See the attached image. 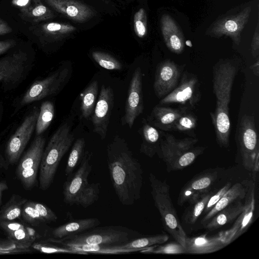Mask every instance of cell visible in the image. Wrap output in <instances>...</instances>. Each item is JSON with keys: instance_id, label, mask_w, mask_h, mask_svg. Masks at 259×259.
Returning <instances> with one entry per match:
<instances>
[{"instance_id": "obj_17", "label": "cell", "mask_w": 259, "mask_h": 259, "mask_svg": "<svg viewBox=\"0 0 259 259\" xmlns=\"http://www.w3.org/2000/svg\"><path fill=\"white\" fill-rule=\"evenodd\" d=\"M200 96L198 81L194 75L184 73L180 84L172 91L163 97L160 104H189L193 106Z\"/></svg>"}, {"instance_id": "obj_52", "label": "cell", "mask_w": 259, "mask_h": 259, "mask_svg": "<svg viewBox=\"0 0 259 259\" xmlns=\"http://www.w3.org/2000/svg\"><path fill=\"white\" fill-rule=\"evenodd\" d=\"M31 0H12V3L13 5L20 8L23 9L28 6Z\"/></svg>"}, {"instance_id": "obj_25", "label": "cell", "mask_w": 259, "mask_h": 259, "mask_svg": "<svg viewBox=\"0 0 259 259\" xmlns=\"http://www.w3.org/2000/svg\"><path fill=\"white\" fill-rule=\"evenodd\" d=\"M186 111V108L157 106L152 110L148 120L153 126L163 131H171L177 119Z\"/></svg>"}, {"instance_id": "obj_8", "label": "cell", "mask_w": 259, "mask_h": 259, "mask_svg": "<svg viewBox=\"0 0 259 259\" xmlns=\"http://www.w3.org/2000/svg\"><path fill=\"white\" fill-rule=\"evenodd\" d=\"M69 75L68 68H61L44 79L35 81L22 96L20 104L26 105L57 94L66 83Z\"/></svg>"}, {"instance_id": "obj_36", "label": "cell", "mask_w": 259, "mask_h": 259, "mask_svg": "<svg viewBox=\"0 0 259 259\" xmlns=\"http://www.w3.org/2000/svg\"><path fill=\"white\" fill-rule=\"evenodd\" d=\"M85 140L81 138L73 144L65 168V174L70 176L76 166L80 163L84 154Z\"/></svg>"}, {"instance_id": "obj_38", "label": "cell", "mask_w": 259, "mask_h": 259, "mask_svg": "<svg viewBox=\"0 0 259 259\" xmlns=\"http://www.w3.org/2000/svg\"><path fill=\"white\" fill-rule=\"evenodd\" d=\"M32 246L34 249L43 253H66L78 254H89L88 253L73 249L67 246L61 245V246L56 245L54 244V243L46 240L35 243Z\"/></svg>"}, {"instance_id": "obj_26", "label": "cell", "mask_w": 259, "mask_h": 259, "mask_svg": "<svg viewBox=\"0 0 259 259\" xmlns=\"http://www.w3.org/2000/svg\"><path fill=\"white\" fill-rule=\"evenodd\" d=\"M101 222L97 218L77 219L59 226L51 231V238L61 239L98 226Z\"/></svg>"}, {"instance_id": "obj_15", "label": "cell", "mask_w": 259, "mask_h": 259, "mask_svg": "<svg viewBox=\"0 0 259 259\" xmlns=\"http://www.w3.org/2000/svg\"><path fill=\"white\" fill-rule=\"evenodd\" d=\"M92 154L84 152L79 168L72 177L66 181L63 185L64 202L69 205L74 204L75 201L83 188L88 184V177L92 171L90 161Z\"/></svg>"}, {"instance_id": "obj_46", "label": "cell", "mask_w": 259, "mask_h": 259, "mask_svg": "<svg viewBox=\"0 0 259 259\" xmlns=\"http://www.w3.org/2000/svg\"><path fill=\"white\" fill-rule=\"evenodd\" d=\"M29 246L16 243L9 239L0 240V254H15L28 251Z\"/></svg>"}, {"instance_id": "obj_14", "label": "cell", "mask_w": 259, "mask_h": 259, "mask_svg": "<svg viewBox=\"0 0 259 259\" xmlns=\"http://www.w3.org/2000/svg\"><path fill=\"white\" fill-rule=\"evenodd\" d=\"M142 75L141 68H137L133 74L128 91L122 123L128 124L130 128L144 109Z\"/></svg>"}, {"instance_id": "obj_35", "label": "cell", "mask_w": 259, "mask_h": 259, "mask_svg": "<svg viewBox=\"0 0 259 259\" xmlns=\"http://www.w3.org/2000/svg\"><path fill=\"white\" fill-rule=\"evenodd\" d=\"M55 115V108L52 102H44L40 106L35 126L36 136L41 135L50 126Z\"/></svg>"}, {"instance_id": "obj_55", "label": "cell", "mask_w": 259, "mask_h": 259, "mask_svg": "<svg viewBox=\"0 0 259 259\" xmlns=\"http://www.w3.org/2000/svg\"><path fill=\"white\" fill-rule=\"evenodd\" d=\"M100 1H101L103 3H105L106 4L108 3L110 1H111V0H100Z\"/></svg>"}, {"instance_id": "obj_4", "label": "cell", "mask_w": 259, "mask_h": 259, "mask_svg": "<svg viewBox=\"0 0 259 259\" xmlns=\"http://www.w3.org/2000/svg\"><path fill=\"white\" fill-rule=\"evenodd\" d=\"M143 236L137 231L122 226L96 227L61 239L51 238L45 240L65 246L77 245H120Z\"/></svg>"}, {"instance_id": "obj_2", "label": "cell", "mask_w": 259, "mask_h": 259, "mask_svg": "<svg viewBox=\"0 0 259 259\" xmlns=\"http://www.w3.org/2000/svg\"><path fill=\"white\" fill-rule=\"evenodd\" d=\"M237 72V67L229 61H223L213 67V91L216 98V106L211 117L217 143L225 148L229 145L231 122L229 105Z\"/></svg>"}, {"instance_id": "obj_21", "label": "cell", "mask_w": 259, "mask_h": 259, "mask_svg": "<svg viewBox=\"0 0 259 259\" xmlns=\"http://www.w3.org/2000/svg\"><path fill=\"white\" fill-rule=\"evenodd\" d=\"M246 183L247 180H244L242 183L238 182L232 185L214 207L201 218L198 227L203 228L216 213L233 202L237 200L244 199L246 192Z\"/></svg>"}, {"instance_id": "obj_34", "label": "cell", "mask_w": 259, "mask_h": 259, "mask_svg": "<svg viewBox=\"0 0 259 259\" xmlns=\"http://www.w3.org/2000/svg\"><path fill=\"white\" fill-rule=\"evenodd\" d=\"M168 239V236L165 233L143 236L119 246L126 248L140 249L142 251L153 245L164 243Z\"/></svg>"}, {"instance_id": "obj_6", "label": "cell", "mask_w": 259, "mask_h": 259, "mask_svg": "<svg viewBox=\"0 0 259 259\" xmlns=\"http://www.w3.org/2000/svg\"><path fill=\"white\" fill-rule=\"evenodd\" d=\"M149 179L151 195L164 228L176 241L185 247L187 235L172 204L169 185L165 180H160L152 172Z\"/></svg>"}, {"instance_id": "obj_16", "label": "cell", "mask_w": 259, "mask_h": 259, "mask_svg": "<svg viewBox=\"0 0 259 259\" xmlns=\"http://www.w3.org/2000/svg\"><path fill=\"white\" fill-rule=\"evenodd\" d=\"M56 12L77 23H84L97 15L95 9L77 0H44Z\"/></svg>"}, {"instance_id": "obj_3", "label": "cell", "mask_w": 259, "mask_h": 259, "mask_svg": "<svg viewBox=\"0 0 259 259\" xmlns=\"http://www.w3.org/2000/svg\"><path fill=\"white\" fill-rule=\"evenodd\" d=\"M67 123L61 125L54 133L44 149L39 168V184L42 190L53 183L60 162L74 141Z\"/></svg>"}, {"instance_id": "obj_7", "label": "cell", "mask_w": 259, "mask_h": 259, "mask_svg": "<svg viewBox=\"0 0 259 259\" xmlns=\"http://www.w3.org/2000/svg\"><path fill=\"white\" fill-rule=\"evenodd\" d=\"M242 163L247 170L255 174L259 170V143L253 115L245 114L240 121L237 138Z\"/></svg>"}, {"instance_id": "obj_48", "label": "cell", "mask_w": 259, "mask_h": 259, "mask_svg": "<svg viewBox=\"0 0 259 259\" xmlns=\"http://www.w3.org/2000/svg\"><path fill=\"white\" fill-rule=\"evenodd\" d=\"M34 206L44 223L55 222L58 219L56 213L46 205L40 203L34 202Z\"/></svg>"}, {"instance_id": "obj_47", "label": "cell", "mask_w": 259, "mask_h": 259, "mask_svg": "<svg viewBox=\"0 0 259 259\" xmlns=\"http://www.w3.org/2000/svg\"><path fill=\"white\" fill-rule=\"evenodd\" d=\"M232 185V183L228 181L218 189H215L207 203L202 215L206 214L214 207L221 198L231 187Z\"/></svg>"}, {"instance_id": "obj_23", "label": "cell", "mask_w": 259, "mask_h": 259, "mask_svg": "<svg viewBox=\"0 0 259 259\" xmlns=\"http://www.w3.org/2000/svg\"><path fill=\"white\" fill-rule=\"evenodd\" d=\"M77 31L73 25L64 22H50L42 24L39 33L44 42L54 43L66 40Z\"/></svg>"}, {"instance_id": "obj_37", "label": "cell", "mask_w": 259, "mask_h": 259, "mask_svg": "<svg viewBox=\"0 0 259 259\" xmlns=\"http://www.w3.org/2000/svg\"><path fill=\"white\" fill-rule=\"evenodd\" d=\"M100 183H93L87 185L77 196L74 204L87 207L95 203L99 198L100 193Z\"/></svg>"}, {"instance_id": "obj_1", "label": "cell", "mask_w": 259, "mask_h": 259, "mask_svg": "<svg viewBox=\"0 0 259 259\" xmlns=\"http://www.w3.org/2000/svg\"><path fill=\"white\" fill-rule=\"evenodd\" d=\"M107 161L111 184L120 202L133 205L141 198L143 171L126 145L116 141L108 146Z\"/></svg>"}, {"instance_id": "obj_31", "label": "cell", "mask_w": 259, "mask_h": 259, "mask_svg": "<svg viewBox=\"0 0 259 259\" xmlns=\"http://www.w3.org/2000/svg\"><path fill=\"white\" fill-rule=\"evenodd\" d=\"M27 199L19 195H13L0 209V222L14 221L21 217L23 205Z\"/></svg>"}, {"instance_id": "obj_22", "label": "cell", "mask_w": 259, "mask_h": 259, "mask_svg": "<svg viewBox=\"0 0 259 259\" xmlns=\"http://www.w3.org/2000/svg\"><path fill=\"white\" fill-rule=\"evenodd\" d=\"M215 189L197 195L187 202L188 205L182 214V222H180L184 229L185 228L188 229L194 228L195 224L202 215L207 203Z\"/></svg>"}, {"instance_id": "obj_44", "label": "cell", "mask_w": 259, "mask_h": 259, "mask_svg": "<svg viewBox=\"0 0 259 259\" xmlns=\"http://www.w3.org/2000/svg\"><path fill=\"white\" fill-rule=\"evenodd\" d=\"M134 29L136 34L140 38L144 37L147 32V15L143 8L139 9L134 14Z\"/></svg>"}, {"instance_id": "obj_29", "label": "cell", "mask_w": 259, "mask_h": 259, "mask_svg": "<svg viewBox=\"0 0 259 259\" xmlns=\"http://www.w3.org/2000/svg\"><path fill=\"white\" fill-rule=\"evenodd\" d=\"M143 141L140 148V152L150 158H152L156 154L160 155V143L162 134L154 126L145 124L142 128Z\"/></svg>"}, {"instance_id": "obj_53", "label": "cell", "mask_w": 259, "mask_h": 259, "mask_svg": "<svg viewBox=\"0 0 259 259\" xmlns=\"http://www.w3.org/2000/svg\"><path fill=\"white\" fill-rule=\"evenodd\" d=\"M250 68L252 70L253 74L256 76L259 75V60L258 57L256 61L250 67Z\"/></svg>"}, {"instance_id": "obj_32", "label": "cell", "mask_w": 259, "mask_h": 259, "mask_svg": "<svg viewBox=\"0 0 259 259\" xmlns=\"http://www.w3.org/2000/svg\"><path fill=\"white\" fill-rule=\"evenodd\" d=\"M73 249L91 253L115 254L128 253L141 251L140 249L126 248L119 245L82 244L68 247Z\"/></svg>"}, {"instance_id": "obj_9", "label": "cell", "mask_w": 259, "mask_h": 259, "mask_svg": "<svg viewBox=\"0 0 259 259\" xmlns=\"http://www.w3.org/2000/svg\"><path fill=\"white\" fill-rule=\"evenodd\" d=\"M244 200V208L232 226L228 229L219 232L228 245L245 232L254 219L256 207L255 185L252 180L247 181Z\"/></svg>"}, {"instance_id": "obj_30", "label": "cell", "mask_w": 259, "mask_h": 259, "mask_svg": "<svg viewBox=\"0 0 259 259\" xmlns=\"http://www.w3.org/2000/svg\"><path fill=\"white\" fill-rule=\"evenodd\" d=\"M21 16L32 22H39L52 19L55 17L54 13L41 0H31L26 7L21 9Z\"/></svg>"}, {"instance_id": "obj_42", "label": "cell", "mask_w": 259, "mask_h": 259, "mask_svg": "<svg viewBox=\"0 0 259 259\" xmlns=\"http://www.w3.org/2000/svg\"><path fill=\"white\" fill-rule=\"evenodd\" d=\"M197 124V119L191 113L186 111L176 120L172 131L180 132H190Z\"/></svg>"}, {"instance_id": "obj_24", "label": "cell", "mask_w": 259, "mask_h": 259, "mask_svg": "<svg viewBox=\"0 0 259 259\" xmlns=\"http://www.w3.org/2000/svg\"><path fill=\"white\" fill-rule=\"evenodd\" d=\"M162 34L167 48L173 53H181L184 49L182 33L174 20L168 15H163L161 19Z\"/></svg>"}, {"instance_id": "obj_49", "label": "cell", "mask_w": 259, "mask_h": 259, "mask_svg": "<svg viewBox=\"0 0 259 259\" xmlns=\"http://www.w3.org/2000/svg\"><path fill=\"white\" fill-rule=\"evenodd\" d=\"M16 43V41L13 39L0 41V54L6 53L14 47Z\"/></svg>"}, {"instance_id": "obj_10", "label": "cell", "mask_w": 259, "mask_h": 259, "mask_svg": "<svg viewBox=\"0 0 259 259\" xmlns=\"http://www.w3.org/2000/svg\"><path fill=\"white\" fill-rule=\"evenodd\" d=\"M39 110L35 107L24 118L9 140L6 148L8 162H17L35 128Z\"/></svg>"}, {"instance_id": "obj_18", "label": "cell", "mask_w": 259, "mask_h": 259, "mask_svg": "<svg viewBox=\"0 0 259 259\" xmlns=\"http://www.w3.org/2000/svg\"><path fill=\"white\" fill-rule=\"evenodd\" d=\"M180 74L175 62L169 60L161 62L157 67L153 84L156 96L163 98L172 91L178 85Z\"/></svg>"}, {"instance_id": "obj_39", "label": "cell", "mask_w": 259, "mask_h": 259, "mask_svg": "<svg viewBox=\"0 0 259 259\" xmlns=\"http://www.w3.org/2000/svg\"><path fill=\"white\" fill-rule=\"evenodd\" d=\"M163 244L153 245L140 252L146 253L161 254L186 253L185 248L176 241L175 242Z\"/></svg>"}, {"instance_id": "obj_41", "label": "cell", "mask_w": 259, "mask_h": 259, "mask_svg": "<svg viewBox=\"0 0 259 259\" xmlns=\"http://www.w3.org/2000/svg\"><path fill=\"white\" fill-rule=\"evenodd\" d=\"M8 239L19 244L30 246L35 238V232L25 226L7 233Z\"/></svg>"}, {"instance_id": "obj_27", "label": "cell", "mask_w": 259, "mask_h": 259, "mask_svg": "<svg viewBox=\"0 0 259 259\" xmlns=\"http://www.w3.org/2000/svg\"><path fill=\"white\" fill-rule=\"evenodd\" d=\"M243 200H237L219 211L203 228L212 231L235 221L244 208Z\"/></svg>"}, {"instance_id": "obj_45", "label": "cell", "mask_w": 259, "mask_h": 259, "mask_svg": "<svg viewBox=\"0 0 259 259\" xmlns=\"http://www.w3.org/2000/svg\"><path fill=\"white\" fill-rule=\"evenodd\" d=\"M37 168H30L16 171V174L23 186L31 188L35 184L38 171Z\"/></svg>"}, {"instance_id": "obj_33", "label": "cell", "mask_w": 259, "mask_h": 259, "mask_svg": "<svg viewBox=\"0 0 259 259\" xmlns=\"http://www.w3.org/2000/svg\"><path fill=\"white\" fill-rule=\"evenodd\" d=\"M98 93V82L94 80L83 90L80 95L81 115L84 118H89L93 114Z\"/></svg>"}, {"instance_id": "obj_11", "label": "cell", "mask_w": 259, "mask_h": 259, "mask_svg": "<svg viewBox=\"0 0 259 259\" xmlns=\"http://www.w3.org/2000/svg\"><path fill=\"white\" fill-rule=\"evenodd\" d=\"M222 172V168H215L196 175L181 189L178 197V204L183 206L194 196L215 189L214 185Z\"/></svg>"}, {"instance_id": "obj_50", "label": "cell", "mask_w": 259, "mask_h": 259, "mask_svg": "<svg viewBox=\"0 0 259 259\" xmlns=\"http://www.w3.org/2000/svg\"><path fill=\"white\" fill-rule=\"evenodd\" d=\"M258 33L257 31L253 36L251 43V53L254 58L258 57L259 52Z\"/></svg>"}, {"instance_id": "obj_12", "label": "cell", "mask_w": 259, "mask_h": 259, "mask_svg": "<svg viewBox=\"0 0 259 259\" xmlns=\"http://www.w3.org/2000/svg\"><path fill=\"white\" fill-rule=\"evenodd\" d=\"M27 55L22 51L15 52L0 59V83L13 86L23 79L27 68Z\"/></svg>"}, {"instance_id": "obj_19", "label": "cell", "mask_w": 259, "mask_h": 259, "mask_svg": "<svg viewBox=\"0 0 259 259\" xmlns=\"http://www.w3.org/2000/svg\"><path fill=\"white\" fill-rule=\"evenodd\" d=\"M250 8H247L241 13L217 22L212 27V33L221 36L231 37L236 44L240 41V33L247 23L250 13Z\"/></svg>"}, {"instance_id": "obj_5", "label": "cell", "mask_w": 259, "mask_h": 259, "mask_svg": "<svg viewBox=\"0 0 259 259\" xmlns=\"http://www.w3.org/2000/svg\"><path fill=\"white\" fill-rule=\"evenodd\" d=\"M198 141L193 137L180 139L171 134H162L159 157L165 162L166 170H179L191 164L205 149L195 146Z\"/></svg>"}, {"instance_id": "obj_28", "label": "cell", "mask_w": 259, "mask_h": 259, "mask_svg": "<svg viewBox=\"0 0 259 259\" xmlns=\"http://www.w3.org/2000/svg\"><path fill=\"white\" fill-rule=\"evenodd\" d=\"M45 144L46 139L44 137L41 135L36 136L21 159L16 171L30 168L39 169Z\"/></svg>"}, {"instance_id": "obj_51", "label": "cell", "mask_w": 259, "mask_h": 259, "mask_svg": "<svg viewBox=\"0 0 259 259\" xmlns=\"http://www.w3.org/2000/svg\"><path fill=\"white\" fill-rule=\"evenodd\" d=\"M12 28L5 21L0 20V35L10 33Z\"/></svg>"}, {"instance_id": "obj_20", "label": "cell", "mask_w": 259, "mask_h": 259, "mask_svg": "<svg viewBox=\"0 0 259 259\" xmlns=\"http://www.w3.org/2000/svg\"><path fill=\"white\" fill-rule=\"evenodd\" d=\"M228 245L220 233L213 235L203 234L188 237L185 240L186 253L203 254L217 251Z\"/></svg>"}, {"instance_id": "obj_40", "label": "cell", "mask_w": 259, "mask_h": 259, "mask_svg": "<svg viewBox=\"0 0 259 259\" xmlns=\"http://www.w3.org/2000/svg\"><path fill=\"white\" fill-rule=\"evenodd\" d=\"M94 60L102 68L109 70H120L121 63L112 55L101 51H94L92 53Z\"/></svg>"}, {"instance_id": "obj_54", "label": "cell", "mask_w": 259, "mask_h": 259, "mask_svg": "<svg viewBox=\"0 0 259 259\" xmlns=\"http://www.w3.org/2000/svg\"><path fill=\"white\" fill-rule=\"evenodd\" d=\"M8 189L7 182L4 181H0V206L2 204V196L3 192Z\"/></svg>"}, {"instance_id": "obj_43", "label": "cell", "mask_w": 259, "mask_h": 259, "mask_svg": "<svg viewBox=\"0 0 259 259\" xmlns=\"http://www.w3.org/2000/svg\"><path fill=\"white\" fill-rule=\"evenodd\" d=\"M21 217L28 223L36 225L44 223L37 210L34 206V202L27 201L23 205Z\"/></svg>"}, {"instance_id": "obj_13", "label": "cell", "mask_w": 259, "mask_h": 259, "mask_svg": "<svg viewBox=\"0 0 259 259\" xmlns=\"http://www.w3.org/2000/svg\"><path fill=\"white\" fill-rule=\"evenodd\" d=\"M113 103L112 89L110 86L102 84L92 117L94 132L102 139H104L107 134Z\"/></svg>"}]
</instances>
